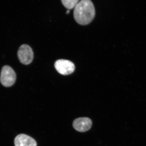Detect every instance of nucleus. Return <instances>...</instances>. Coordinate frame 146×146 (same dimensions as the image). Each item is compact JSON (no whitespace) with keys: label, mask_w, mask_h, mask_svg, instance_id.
I'll use <instances>...</instances> for the list:
<instances>
[{"label":"nucleus","mask_w":146,"mask_h":146,"mask_svg":"<svg viewBox=\"0 0 146 146\" xmlns=\"http://www.w3.org/2000/svg\"><path fill=\"white\" fill-rule=\"evenodd\" d=\"M92 121L88 117H80L76 119L73 123V126L78 132H86L91 129Z\"/></svg>","instance_id":"nucleus-5"},{"label":"nucleus","mask_w":146,"mask_h":146,"mask_svg":"<svg viewBox=\"0 0 146 146\" xmlns=\"http://www.w3.org/2000/svg\"><path fill=\"white\" fill-rule=\"evenodd\" d=\"M18 59L21 62L28 65L32 62L34 58L32 49L27 44H23L19 47L18 52Z\"/></svg>","instance_id":"nucleus-4"},{"label":"nucleus","mask_w":146,"mask_h":146,"mask_svg":"<svg viewBox=\"0 0 146 146\" xmlns=\"http://www.w3.org/2000/svg\"><path fill=\"white\" fill-rule=\"evenodd\" d=\"M54 67L60 74L67 75L74 72L75 67L72 62L68 60L60 59L55 62Z\"/></svg>","instance_id":"nucleus-3"},{"label":"nucleus","mask_w":146,"mask_h":146,"mask_svg":"<svg viewBox=\"0 0 146 146\" xmlns=\"http://www.w3.org/2000/svg\"><path fill=\"white\" fill-rule=\"evenodd\" d=\"M15 146H37V143L33 138L25 134H20L14 139Z\"/></svg>","instance_id":"nucleus-6"},{"label":"nucleus","mask_w":146,"mask_h":146,"mask_svg":"<svg viewBox=\"0 0 146 146\" xmlns=\"http://www.w3.org/2000/svg\"><path fill=\"white\" fill-rule=\"evenodd\" d=\"M69 12H70V11H69V10H67V11L66 13L67 14H69Z\"/></svg>","instance_id":"nucleus-8"},{"label":"nucleus","mask_w":146,"mask_h":146,"mask_svg":"<svg viewBox=\"0 0 146 146\" xmlns=\"http://www.w3.org/2000/svg\"><path fill=\"white\" fill-rule=\"evenodd\" d=\"M95 9L92 2L90 0H82L75 7L74 15L75 20L81 25L89 24L95 16Z\"/></svg>","instance_id":"nucleus-1"},{"label":"nucleus","mask_w":146,"mask_h":146,"mask_svg":"<svg viewBox=\"0 0 146 146\" xmlns=\"http://www.w3.org/2000/svg\"><path fill=\"white\" fill-rule=\"evenodd\" d=\"M62 3L66 8L70 10L75 8L79 2L78 0H63L61 1Z\"/></svg>","instance_id":"nucleus-7"},{"label":"nucleus","mask_w":146,"mask_h":146,"mask_svg":"<svg viewBox=\"0 0 146 146\" xmlns=\"http://www.w3.org/2000/svg\"><path fill=\"white\" fill-rule=\"evenodd\" d=\"M16 74L13 69L9 66H5L2 68L0 81L5 87L11 86L15 83Z\"/></svg>","instance_id":"nucleus-2"}]
</instances>
